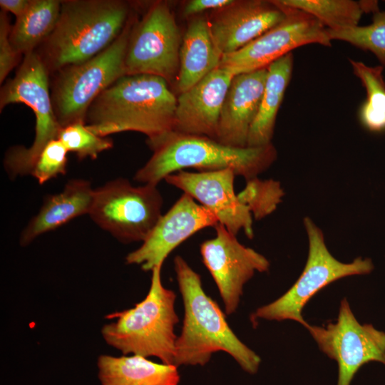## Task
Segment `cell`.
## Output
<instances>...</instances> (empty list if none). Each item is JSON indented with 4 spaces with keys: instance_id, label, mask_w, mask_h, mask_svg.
<instances>
[{
    "instance_id": "obj_10",
    "label": "cell",
    "mask_w": 385,
    "mask_h": 385,
    "mask_svg": "<svg viewBox=\"0 0 385 385\" xmlns=\"http://www.w3.org/2000/svg\"><path fill=\"white\" fill-rule=\"evenodd\" d=\"M182 38L168 4L153 3L133 24L124 61L125 75H154L170 82L178 75Z\"/></svg>"
},
{
    "instance_id": "obj_13",
    "label": "cell",
    "mask_w": 385,
    "mask_h": 385,
    "mask_svg": "<svg viewBox=\"0 0 385 385\" xmlns=\"http://www.w3.org/2000/svg\"><path fill=\"white\" fill-rule=\"evenodd\" d=\"M216 235L200 245L202 262L215 281L224 304L225 313L237 310L243 287L256 272L269 270L270 262L255 250L242 245L236 235L222 225L215 227Z\"/></svg>"
},
{
    "instance_id": "obj_17",
    "label": "cell",
    "mask_w": 385,
    "mask_h": 385,
    "mask_svg": "<svg viewBox=\"0 0 385 385\" xmlns=\"http://www.w3.org/2000/svg\"><path fill=\"white\" fill-rule=\"evenodd\" d=\"M234 76L230 69L219 66L180 93L173 131L216 140L220 111Z\"/></svg>"
},
{
    "instance_id": "obj_2",
    "label": "cell",
    "mask_w": 385,
    "mask_h": 385,
    "mask_svg": "<svg viewBox=\"0 0 385 385\" xmlns=\"http://www.w3.org/2000/svg\"><path fill=\"white\" fill-rule=\"evenodd\" d=\"M174 270L184 306L182 330L175 342L174 365L205 366L212 354L222 351L245 371L255 374L260 357L230 327L224 312L205 292L200 274L179 255L174 259Z\"/></svg>"
},
{
    "instance_id": "obj_23",
    "label": "cell",
    "mask_w": 385,
    "mask_h": 385,
    "mask_svg": "<svg viewBox=\"0 0 385 385\" xmlns=\"http://www.w3.org/2000/svg\"><path fill=\"white\" fill-rule=\"evenodd\" d=\"M61 1L32 0L28 9L16 18L9 40L19 54L35 51L51 34L60 15Z\"/></svg>"
},
{
    "instance_id": "obj_26",
    "label": "cell",
    "mask_w": 385,
    "mask_h": 385,
    "mask_svg": "<svg viewBox=\"0 0 385 385\" xmlns=\"http://www.w3.org/2000/svg\"><path fill=\"white\" fill-rule=\"evenodd\" d=\"M332 40L347 42L360 49L371 52L385 66V11L373 14L372 23L344 30H329Z\"/></svg>"
},
{
    "instance_id": "obj_4",
    "label": "cell",
    "mask_w": 385,
    "mask_h": 385,
    "mask_svg": "<svg viewBox=\"0 0 385 385\" xmlns=\"http://www.w3.org/2000/svg\"><path fill=\"white\" fill-rule=\"evenodd\" d=\"M130 19L120 0L61 1L56 26L36 51L49 73L85 62L107 48Z\"/></svg>"
},
{
    "instance_id": "obj_32",
    "label": "cell",
    "mask_w": 385,
    "mask_h": 385,
    "mask_svg": "<svg viewBox=\"0 0 385 385\" xmlns=\"http://www.w3.org/2000/svg\"><path fill=\"white\" fill-rule=\"evenodd\" d=\"M31 1L32 0H1L0 6L1 11L10 12L18 18L28 9Z\"/></svg>"
},
{
    "instance_id": "obj_6",
    "label": "cell",
    "mask_w": 385,
    "mask_h": 385,
    "mask_svg": "<svg viewBox=\"0 0 385 385\" xmlns=\"http://www.w3.org/2000/svg\"><path fill=\"white\" fill-rule=\"evenodd\" d=\"M24 103L36 118L35 138L29 148L14 146L6 153L4 164L12 178L31 175L43 149L58 139L61 129L51 101L49 72L35 51L24 55L15 76L1 87L0 110L11 103Z\"/></svg>"
},
{
    "instance_id": "obj_19",
    "label": "cell",
    "mask_w": 385,
    "mask_h": 385,
    "mask_svg": "<svg viewBox=\"0 0 385 385\" xmlns=\"http://www.w3.org/2000/svg\"><path fill=\"white\" fill-rule=\"evenodd\" d=\"M94 195L95 189L88 180H70L61 192L47 197L38 212L22 231L20 244L26 246L42 234L78 216L89 215Z\"/></svg>"
},
{
    "instance_id": "obj_30",
    "label": "cell",
    "mask_w": 385,
    "mask_h": 385,
    "mask_svg": "<svg viewBox=\"0 0 385 385\" xmlns=\"http://www.w3.org/2000/svg\"><path fill=\"white\" fill-rule=\"evenodd\" d=\"M11 26L7 13L0 12V83H2L9 73L18 64L20 58L14 49L9 34Z\"/></svg>"
},
{
    "instance_id": "obj_24",
    "label": "cell",
    "mask_w": 385,
    "mask_h": 385,
    "mask_svg": "<svg viewBox=\"0 0 385 385\" xmlns=\"http://www.w3.org/2000/svg\"><path fill=\"white\" fill-rule=\"evenodd\" d=\"M354 74L360 79L366 90V98L361 106L359 118L361 125L371 132L385 130V81L384 66H367L349 59Z\"/></svg>"
},
{
    "instance_id": "obj_8",
    "label": "cell",
    "mask_w": 385,
    "mask_h": 385,
    "mask_svg": "<svg viewBox=\"0 0 385 385\" xmlns=\"http://www.w3.org/2000/svg\"><path fill=\"white\" fill-rule=\"evenodd\" d=\"M303 223L308 237L309 251L302 274L284 294L259 307L252 314V319H289L307 328L309 324L304 319L302 311L316 293L339 279L369 274L373 270L374 265L369 258L359 257L349 263L337 260L329 251L322 231L313 220L305 217Z\"/></svg>"
},
{
    "instance_id": "obj_31",
    "label": "cell",
    "mask_w": 385,
    "mask_h": 385,
    "mask_svg": "<svg viewBox=\"0 0 385 385\" xmlns=\"http://www.w3.org/2000/svg\"><path fill=\"white\" fill-rule=\"evenodd\" d=\"M234 0H191L183 8L186 17L197 16L207 10L216 11L231 4Z\"/></svg>"
},
{
    "instance_id": "obj_16",
    "label": "cell",
    "mask_w": 385,
    "mask_h": 385,
    "mask_svg": "<svg viewBox=\"0 0 385 385\" xmlns=\"http://www.w3.org/2000/svg\"><path fill=\"white\" fill-rule=\"evenodd\" d=\"M287 14V7L279 0H241L214 11L208 21L215 45L226 55L247 46Z\"/></svg>"
},
{
    "instance_id": "obj_18",
    "label": "cell",
    "mask_w": 385,
    "mask_h": 385,
    "mask_svg": "<svg viewBox=\"0 0 385 385\" xmlns=\"http://www.w3.org/2000/svg\"><path fill=\"white\" fill-rule=\"evenodd\" d=\"M267 74V67L233 76L220 111L216 140L231 147H247Z\"/></svg>"
},
{
    "instance_id": "obj_15",
    "label": "cell",
    "mask_w": 385,
    "mask_h": 385,
    "mask_svg": "<svg viewBox=\"0 0 385 385\" xmlns=\"http://www.w3.org/2000/svg\"><path fill=\"white\" fill-rule=\"evenodd\" d=\"M235 176L231 169L197 173L180 170L164 180L201 203L230 233L237 235L243 230L251 239L254 235L252 213L235 192Z\"/></svg>"
},
{
    "instance_id": "obj_28",
    "label": "cell",
    "mask_w": 385,
    "mask_h": 385,
    "mask_svg": "<svg viewBox=\"0 0 385 385\" xmlns=\"http://www.w3.org/2000/svg\"><path fill=\"white\" fill-rule=\"evenodd\" d=\"M58 139L68 152L73 153L78 159H95L98 155L113 147L110 138L102 137L88 129L85 123L77 122L62 128Z\"/></svg>"
},
{
    "instance_id": "obj_25",
    "label": "cell",
    "mask_w": 385,
    "mask_h": 385,
    "mask_svg": "<svg viewBox=\"0 0 385 385\" xmlns=\"http://www.w3.org/2000/svg\"><path fill=\"white\" fill-rule=\"evenodd\" d=\"M289 7L315 17L329 30H344L359 26L364 12L361 1L280 0Z\"/></svg>"
},
{
    "instance_id": "obj_5",
    "label": "cell",
    "mask_w": 385,
    "mask_h": 385,
    "mask_svg": "<svg viewBox=\"0 0 385 385\" xmlns=\"http://www.w3.org/2000/svg\"><path fill=\"white\" fill-rule=\"evenodd\" d=\"M162 266L151 272L150 286L145 298L130 309L106 316L114 321L104 324L101 334L111 346L144 357L155 356L162 363L174 365L179 322L175 312L176 294L161 281Z\"/></svg>"
},
{
    "instance_id": "obj_1",
    "label": "cell",
    "mask_w": 385,
    "mask_h": 385,
    "mask_svg": "<svg viewBox=\"0 0 385 385\" xmlns=\"http://www.w3.org/2000/svg\"><path fill=\"white\" fill-rule=\"evenodd\" d=\"M168 83L154 75H125L93 101L85 124L102 137L135 131L147 135V143L155 140L174 130L178 98Z\"/></svg>"
},
{
    "instance_id": "obj_9",
    "label": "cell",
    "mask_w": 385,
    "mask_h": 385,
    "mask_svg": "<svg viewBox=\"0 0 385 385\" xmlns=\"http://www.w3.org/2000/svg\"><path fill=\"white\" fill-rule=\"evenodd\" d=\"M158 185L134 186L118 178L95 189L89 215L101 228L123 243L143 242L162 215Z\"/></svg>"
},
{
    "instance_id": "obj_22",
    "label": "cell",
    "mask_w": 385,
    "mask_h": 385,
    "mask_svg": "<svg viewBox=\"0 0 385 385\" xmlns=\"http://www.w3.org/2000/svg\"><path fill=\"white\" fill-rule=\"evenodd\" d=\"M293 63V55L290 53L267 66L261 103L249 133L247 147L272 143L277 114L291 79Z\"/></svg>"
},
{
    "instance_id": "obj_3",
    "label": "cell",
    "mask_w": 385,
    "mask_h": 385,
    "mask_svg": "<svg viewBox=\"0 0 385 385\" xmlns=\"http://www.w3.org/2000/svg\"><path fill=\"white\" fill-rule=\"evenodd\" d=\"M148 144L153 153L134 176L144 184L158 185L168 175L190 168L199 172L231 169L247 180L265 171L277 158L272 143L235 148L207 136L176 131Z\"/></svg>"
},
{
    "instance_id": "obj_21",
    "label": "cell",
    "mask_w": 385,
    "mask_h": 385,
    "mask_svg": "<svg viewBox=\"0 0 385 385\" xmlns=\"http://www.w3.org/2000/svg\"><path fill=\"white\" fill-rule=\"evenodd\" d=\"M97 366L101 385H178L180 379L176 366L136 354H102Z\"/></svg>"
},
{
    "instance_id": "obj_20",
    "label": "cell",
    "mask_w": 385,
    "mask_h": 385,
    "mask_svg": "<svg viewBox=\"0 0 385 385\" xmlns=\"http://www.w3.org/2000/svg\"><path fill=\"white\" fill-rule=\"evenodd\" d=\"M222 54L212 38L208 19L195 16L182 38L178 88L186 91L218 68Z\"/></svg>"
},
{
    "instance_id": "obj_27",
    "label": "cell",
    "mask_w": 385,
    "mask_h": 385,
    "mask_svg": "<svg viewBox=\"0 0 385 385\" xmlns=\"http://www.w3.org/2000/svg\"><path fill=\"white\" fill-rule=\"evenodd\" d=\"M284 195L279 181L260 180L257 177L246 180L245 188L237 194L240 201L247 207L257 220L272 214Z\"/></svg>"
},
{
    "instance_id": "obj_12",
    "label": "cell",
    "mask_w": 385,
    "mask_h": 385,
    "mask_svg": "<svg viewBox=\"0 0 385 385\" xmlns=\"http://www.w3.org/2000/svg\"><path fill=\"white\" fill-rule=\"evenodd\" d=\"M286 6L287 14L282 22L238 51L223 55L220 67L237 75L266 68L304 45L332 46L327 29L319 20L303 11Z\"/></svg>"
},
{
    "instance_id": "obj_29",
    "label": "cell",
    "mask_w": 385,
    "mask_h": 385,
    "mask_svg": "<svg viewBox=\"0 0 385 385\" xmlns=\"http://www.w3.org/2000/svg\"><path fill=\"white\" fill-rule=\"evenodd\" d=\"M68 153L60 140H51L38 155L31 175L39 184H44L59 175H64L66 173Z\"/></svg>"
},
{
    "instance_id": "obj_14",
    "label": "cell",
    "mask_w": 385,
    "mask_h": 385,
    "mask_svg": "<svg viewBox=\"0 0 385 385\" xmlns=\"http://www.w3.org/2000/svg\"><path fill=\"white\" fill-rule=\"evenodd\" d=\"M218 223L212 212L183 193L161 215L140 247L128 254L125 262L141 265L144 271H152L158 266H163L167 257L185 240L199 230L215 227Z\"/></svg>"
},
{
    "instance_id": "obj_11",
    "label": "cell",
    "mask_w": 385,
    "mask_h": 385,
    "mask_svg": "<svg viewBox=\"0 0 385 385\" xmlns=\"http://www.w3.org/2000/svg\"><path fill=\"white\" fill-rule=\"evenodd\" d=\"M319 348L339 367L337 385H350L359 369L370 361L385 365V332L360 324L346 298L340 303L336 322L325 327L306 328Z\"/></svg>"
},
{
    "instance_id": "obj_7",
    "label": "cell",
    "mask_w": 385,
    "mask_h": 385,
    "mask_svg": "<svg viewBox=\"0 0 385 385\" xmlns=\"http://www.w3.org/2000/svg\"><path fill=\"white\" fill-rule=\"evenodd\" d=\"M133 23L130 17L118 37L93 58L54 73L51 96L61 128L77 122L85 123L87 111L93 101L125 75V56Z\"/></svg>"
}]
</instances>
